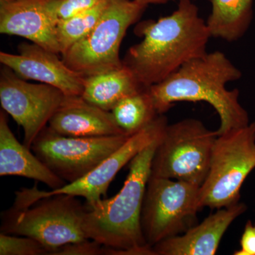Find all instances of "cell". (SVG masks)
I'll list each match as a JSON object with an SVG mask.
<instances>
[{
  "mask_svg": "<svg viewBox=\"0 0 255 255\" xmlns=\"http://www.w3.org/2000/svg\"><path fill=\"white\" fill-rule=\"evenodd\" d=\"M162 133L130 161L127 179L117 195L93 206L85 204V236L114 249L113 255H154L144 238L141 214L154 152Z\"/></svg>",
  "mask_w": 255,
  "mask_h": 255,
  "instance_id": "cell-3",
  "label": "cell"
},
{
  "mask_svg": "<svg viewBox=\"0 0 255 255\" xmlns=\"http://www.w3.org/2000/svg\"><path fill=\"white\" fill-rule=\"evenodd\" d=\"M242 77L239 69L221 51L207 53L181 67L169 78L149 87L158 114L179 102H205L219 114L218 135L249 125L248 112L239 102V90H228V82Z\"/></svg>",
  "mask_w": 255,
  "mask_h": 255,
  "instance_id": "cell-2",
  "label": "cell"
},
{
  "mask_svg": "<svg viewBox=\"0 0 255 255\" xmlns=\"http://www.w3.org/2000/svg\"><path fill=\"white\" fill-rule=\"evenodd\" d=\"M129 137L66 136L46 127L32 143L31 150L53 173L70 184L92 172Z\"/></svg>",
  "mask_w": 255,
  "mask_h": 255,
  "instance_id": "cell-9",
  "label": "cell"
},
{
  "mask_svg": "<svg viewBox=\"0 0 255 255\" xmlns=\"http://www.w3.org/2000/svg\"><path fill=\"white\" fill-rule=\"evenodd\" d=\"M135 33L143 39L129 48L122 61L146 88L206 54L211 37L191 0H179L177 9L169 16L139 23Z\"/></svg>",
  "mask_w": 255,
  "mask_h": 255,
  "instance_id": "cell-1",
  "label": "cell"
},
{
  "mask_svg": "<svg viewBox=\"0 0 255 255\" xmlns=\"http://www.w3.org/2000/svg\"><path fill=\"white\" fill-rule=\"evenodd\" d=\"M200 187L176 179L150 177L141 214L142 233L152 248L157 243L185 233L197 224Z\"/></svg>",
  "mask_w": 255,
  "mask_h": 255,
  "instance_id": "cell-8",
  "label": "cell"
},
{
  "mask_svg": "<svg viewBox=\"0 0 255 255\" xmlns=\"http://www.w3.org/2000/svg\"><path fill=\"white\" fill-rule=\"evenodd\" d=\"M240 248L234 255H255V224L248 221L240 241Z\"/></svg>",
  "mask_w": 255,
  "mask_h": 255,
  "instance_id": "cell-24",
  "label": "cell"
},
{
  "mask_svg": "<svg viewBox=\"0 0 255 255\" xmlns=\"http://www.w3.org/2000/svg\"><path fill=\"white\" fill-rule=\"evenodd\" d=\"M109 248L92 240L60 247L53 255H108Z\"/></svg>",
  "mask_w": 255,
  "mask_h": 255,
  "instance_id": "cell-23",
  "label": "cell"
},
{
  "mask_svg": "<svg viewBox=\"0 0 255 255\" xmlns=\"http://www.w3.org/2000/svg\"><path fill=\"white\" fill-rule=\"evenodd\" d=\"M65 96L56 87L43 83H30L7 67L1 69V108L23 128V144L28 148L31 149L36 137L47 127Z\"/></svg>",
  "mask_w": 255,
  "mask_h": 255,
  "instance_id": "cell-10",
  "label": "cell"
},
{
  "mask_svg": "<svg viewBox=\"0 0 255 255\" xmlns=\"http://www.w3.org/2000/svg\"><path fill=\"white\" fill-rule=\"evenodd\" d=\"M217 137L216 131L197 119L167 124L154 152L150 177L201 186L209 172Z\"/></svg>",
  "mask_w": 255,
  "mask_h": 255,
  "instance_id": "cell-7",
  "label": "cell"
},
{
  "mask_svg": "<svg viewBox=\"0 0 255 255\" xmlns=\"http://www.w3.org/2000/svg\"><path fill=\"white\" fill-rule=\"evenodd\" d=\"M110 0H102L91 9L68 19L60 20L56 25V36L60 55L86 36L98 22Z\"/></svg>",
  "mask_w": 255,
  "mask_h": 255,
  "instance_id": "cell-20",
  "label": "cell"
},
{
  "mask_svg": "<svg viewBox=\"0 0 255 255\" xmlns=\"http://www.w3.org/2000/svg\"><path fill=\"white\" fill-rule=\"evenodd\" d=\"M247 209L244 203L239 202L217 209L183 234L152 247L154 255H214L228 228Z\"/></svg>",
  "mask_w": 255,
  "mask_h": 255,
  "instance_id": "cell-14",
  "label": "cell"
},
{
  "mask_svg": "<svg viewBox=\"0 0 255 255\" xmlns=\"http://www.w3.org/2000/svg\"><path fill=\"white\" fill-rule=\"evenodd\" d=\"M142 4L147 5L150 4H163V3L167 2L169 1H173V0H135Z\"/></svg>",
  "mask_w": 255,
  "mask_h": 255,
  "instance_id": "cell-25",
  "label": "cell"
},
{
  "mask_svg": "<svg viewBox=\"0 0 255 255\" xmlns=\"http://www.w3.org/2000/svg\"><path fill=\"white\" fill-rule=\"evenodd\" d=\"M111 112L116 123L128 136L140 131L160 115L155 110L149 88L128 96Z\"/></svg>",
  "mask_w": 255,
  "mask_h": 255,
  "instance_id": "cell-19",
  "label": "cell"
},
{
  "mask_svg": "<svg viewBox=\"0 0 255 255\" xmlns=\"http://www.w3.org/2000/svg\"><path fill=\"white\" fill-rule=\"evenodd\" d=\"M102 0H50L48 7L57 20L68 19L94 7Z\"/></svg>",
  "mask_w": 255,
  "mask_h": 255,
  "instance_id": "cell-22",
  "label": "cell"
},
{
  "mask_svg": "<svg viewBox=\"0 0 255 255\" xmlns=\"http://www.w3.org/2000/svg\"><path fill=\"white\" fill-rule=\"evenodd\" d=\"M146 89L124 66L85 78L82 97L92 105L111 112L121 100Z\"/></svg>",
  "mask_w": 255,
  "mask_h": 255,
  "instance_id": "cell-17",
  "label": "cell"
},
{
  "mask_svg": "<svg viewBox=\"0 0 255 255\" xmlns=\"http://www.w3.org/2000/svg\"><path fill=\"white\" fill-rule=\"evenodd\" d=\"M86 210V204H82L77 196H46L31 206L12 205L1 213L0 231L33 238L48 248V255H53L60 247L90 240L82 229Z\"/></svg>",
  "mask_w": 255,
  "mask_h": 255,
  "instance_id": "cell-4",
  "label": "cell"
},
{
  "mask_svg": "<svg viewBox=\"0 0 255 255\" xmlns=\"http://www.w3.org/2000/svg\"><path fill=\"white\" fill-rule=\"evenodd\" d=\"M167 124V117L160 114L147 127L129 137L123 145L80 180L49 191L39 190L36 184L31 188L33 199L36 201L46 196L65 194L85 198L87 206H95L102 200V196H106L111 182L119 171L159 137Z\"/></svg>",
  "mask_w": 255,
  "mask_h": 255,
  "instance_id": "cell-11",
  "label": "cell"
},
{
  "mask_svg": "<svg viewBox=\"0 0 255 255\" xmlns=\"http://www.w3.org/2000/svg\"><path fill=\"white\" fill-rule=\"evenodd\" d=\"M41 243L26 236L0 233V255H48Z\"/></svg>",
  "mask_w": 255,
  "mask_h": 255,
  "instance_id": "cell-21",
  "label": "cell"
},
{
  "mask_svg": "<svg viewBox=\"0 0 255 255\" xmlns=\"http://www.w3.org/2000/svg\"><path fill=\"white\" fill-rule=\"evenodd\" d=\"M255 168V122L218 135L200 187L201 208L220 209L239 203L242 186Z\"/></svg>",
  "mask_w": 255,
  "mask_h": 255,
  "instance_id": "cell-6",
  "label": "cell"
},
{
  "mask_svg": "<svg viewBox=\"0 0 255 255\" xmlns=\"http://www.w3.org/2000/svg\"><path fill=\"white\" fill-rule=\"evenodd\" d=\"M31 149L20 143L8 124L4 111L0 112V176H19L46 184L52 190L67 183L53 173Z\"/></svg>",
  "mask_w": 255,
  "mask_h": 255,
  "instance_id": "cell-16",
  "label": "cell"
},
{
  "mask_svg": "<svg viewBox=\"0 0 255 255\" xmlns=\"http://www.w3.org/2000/svg\"><path fill=\"white\" fill-rule=\"evenodd\" d=\"M147 7L135 0H110L95 27L61 55L62 60L85 78L122 68L121 44Z\"/></svg>",
  "mask_w": 255,
  "mask_h": 255,
  "instance_id": "cell-5",
  "label": "cell"
},
{
  "mask_svg": "<svg viewBox=\"0 0 255 255\" xmlns=\"http://www.w3.org/2000/svg\"><path fill=\"white\" fill-rule=\"evenodd\" d=\"M254 0H211L212 9L206 21L211 37L238 41L248 31L253 18Z\"/></svg>",
  "mask_w": 255,
  "mask_h": 255,
  "instance_id": "cell-18",
  "label": "cell"
},
{
  "mask_svg": "<svg viewBox=\"0 0 255 255\" xmlns=\"http://www.w3.org/2000/svg\"><path fill=\"white\" fill-rule=\"evenodd\" d=\"M50 0H0V33L26 38L60 54L58 21L50 13Z\"/></svg>",
  "mask_w": 255,
  "mask_h": 255,
  "instance_id": "cell-13",
  "label": "cell"
},
{
  "mask_svg": "<svg viewBox=\"0 0 255 255\" xmlns=\"http://www.w3.org/2000/svg\"><path fill=\"white\" fill-rule=\"evenodd\" d=\"M18 54L1 52L0 62L23 80L56 87L66 96H82L85 77L71 70L58 54L34 43H23Z\"/></svg>",
  "mask_w": 255,
  "mask_h": 255,
  "instance_id": "cell-12",
  "label": "cell"
},
{
  "mask_svg": "<svg viewBox=\"0 0 255 255\" xmlns=\"http://www.w3.org/2000/svg\"><path fill=\"white\" fill-rule=\"evenodd\" d=\"M48 127L66 136L127 135L116 123L112 112L92 105L82 96L65 95Z\"/></svg>",
  "mask_w": 255,
  "mask_h": 255,
  "instance_id": "cell-15",
  "label": "cell"
}]
</instances>
